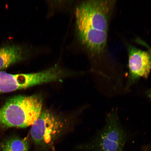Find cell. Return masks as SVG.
Masks as SVG:
<instances>
[{
  "label": "cell",
  "mask_w": 151,
  "mask_h": 151,
  "mask_svg": "<svg viewBox=\"0 0 151 151\" xmlns=\"http://www.w3.org/2000/svg\"><path fill=\"white\" fill-rule=\"evenodd\" d=\"M143 151H151V146H149L146 149V150Z\"/></svg>",
  "instance_id": "9c48e42d"
},
{
  "label": "cell",
  "mask_w": 151,
  "mask_h": 151,
  "mask_svg": "<svg viewBox=\"0 0 151 151\" xmlns=\"http://www.w3.org/2000/svg\"><path fill=\"white\" fill-rule=\"evenodd\" d=\"M65 123L50 111L43 110L32 126L31 135L36 144L42 146L52 144L61 134Z\"/></svg>",
  "instance_id": "3957f363"
},
{
  "label": "cell",
  "mask_w": 151,
  "mask_h": 151,
  "mask_svg": "<svg viewBox=\"0 0 151 151\" xmlns=\"http://www.w3.org/2000/svg\"><path fill=\"white\" fill-rule=\"evenodd\" d=\"M115 4L112 1H88L75 11L79 39L90 52L101 53L106 46L109 20Z\"/></svg>",
  "instance_id": "6da1fadb"
},
{
  "label": "cell",
  "mask_w": 151,
  "mask_h": 151,
  "mask_svg": "<svg viewBox=\"0 0 151 151\" xmlns=\"http://www.w3.org/2000/svg\"><path fill=\"white\" fill-rule=\"evenodd\" d=\"M52 80V73L48 69L37 73L14 75L0 71V93L51 82Z\"/></svg>",
  "instance_id": "5b68a950"
},
{
  "label": "cell",
  "mask_w": 151,
  "mask_h": 151,
  "mask_svg": "<svg viewBox=\"0 0 151 151\" xmlns=\"http://www.w3.org/2000/svg\"><path fill=\"white\" fill-rule=\"evenodd\" d=\"M148 97L149 98H150L151 99V91L149 94Z\"/></svg>",
  "instance_id": "30bf717a"
},
{
  "label": "cell",
  "mask_w": 151,
  "mask_h": 151,
  "mask_svg": "<svg viewBox=\"0 0 151 151\" xmlns=\"http://www.w3.org/2000/svg\"><path fill=\"white\" fill-rule=\"evenodd\" d=\"M23 58V52L20 47L8 46L0 49V70L5 68Z\"/></svg>",
  "instance_id": "52a82bcc"
},
{
  "label": "cell",
  "mask_w": 151,
  "mask_h": 151,
  "mask_svg": "<svg viewBox=\"0 0 151 151\" xmlns=\"http://www.w3.org/2000/svg\"><path fill=\"white\" fill-rule=\"evenodd\" d=\"M29 145L26 139L16 137L7 141L3 147V151H27Z\"/></svg>",
  "instance_id": "ba28073f"
},
{
  "label": "cell",
  "mask_w": 151,
  "mask_h": 151,
  "mask_svg": "<svg viewBox=\"0 0 151 151\" xmlns=\"http://www.w3.org/2000/svg\"><path fill=\"white\" fill-rule=\"evenodd\" d=\"M42 98L38 94L18 96L0 108V126L25 128L32 126L42 112Z\"/></svg>",
  "instance_id": "7a4b0ae2"
},
{
  "label": "cell",
  "mask_w": 151,
  "mask_h": 151,
  "mask_svg": "<svg viewBox=\"0 0 151 151\" xmlns=\"http://www.w3.org/2000/svg\"><path fill=\"white\" fill-rule=\"evenodd\" d=\"M127 140V135L120 126L117 115L112 112L91 148L94 151H123Z\"/></svg>",
  "instance_id": "277c9868"
},
{
  "label": "cell",
  "mask_w": 151,
  "mask_h": 151,
  "mask_svg": "<svg viewBox=\"0 0 151 151\" xmlns=\"http://www.w3.org/2000/svg\"><path fill=\"white\" fill-rule=\"evenodd\" d=\"M128 54L130 82L141 78H147L151 70V54L130 46Z\"/></svg>",
  "instance_id": "8992f818"
}]
</instances>
